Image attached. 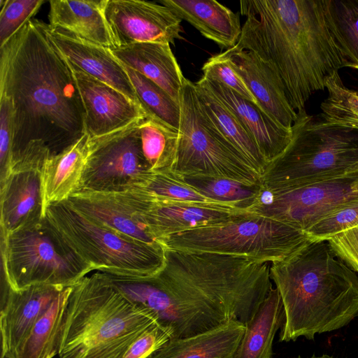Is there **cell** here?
I'll list each match as a JSON object with an SVG mask.
<instances>
[{"label":"cell","instance_id":"cell-1","mask_svg":"<svg viewBox=\"0 0 358 358\" xmlns=\"http://www.w3.org/2000/svg\"><path fill=\"white\" fill-rule=\"evenodd\" d=\"M270 268L271 263L248 257L164 248V265L154 275L101 276L176 338L231 320L245 324L273 287Z\"/></svg>","mask_w":358,"mask_h":358},{"label":"cell","instance_id":"cell-2","mask_svg":"<svg viewBox=\"0 0 358 358\" xmlns=\"http://www.w3.org/2000/svg\"><path fill=\"white\" fill-rule=\"evenodd\" d=\"M0 96L13 109L12 164L31 142L43 143L53 157L85 134L73 71L41 21L29 20L0 46Z\"/></svg>","mask_w":358,"mask_h":358},{"label":"cell","instance_id":"cell-3","mask_svg":"<svg viewBox=\"0 0 358 358\" xmlns=\"http://www.w3.org/2000/svg\"><path fill=\"white\" fill-rule=\"evenodd\" d=\"M238 49L254 52L277 75L296 113L350 62L329 24L327 0H242Z\"/></svg>","mask_w":358,"mask_h":358},{"label":"cell","instance_id":"cell-4","mask_svg":"<svg viewBox=\"0 0 358 358\" xmlns=\"http://www.w3.org/2000/svg\"><path fill=\"white\" fill-rule=\"evenodd\" d=\"M271 278L283 305L280 341L341 329L358 316V275L327 241L308 239L271 264Z\"/></svg>","mask_w":358,"mask_h":358},{"label":"cell","instance_id":"cell-5","mask_svg":"<svg viewBox=\"0 0 358 358\" xmlns=\"http://www.w3.org/2000/svg\"><path fill=\"white\" fill-rule=\"evenodd\" d=\"M157 323L96 271L72 286L59 358H123L131 344Z\"/></svg>","mask_w":358,"mask_h":358},{"label":"cell","instance_id":"cell-6","mask_svg":"<svg viewBox=\"0 0 358 358\" xmlns=\"http://www.w3.org/2000/svg\"><path fill=\"white\" fill-rule=\"evenodd\" d=\"M358 172V129L297 113L292 138L260 177L269 190L296 188Z\"/></svg>","mask_w":358,"mask_h":358},{"label":"cell","instance_id":"cell-7","mask_svg":"<svg viewBox=\"0 0 358 358\" xmlns=\"http://www.w3.org/2000/svg\"><path fill=\"white\" fill-rule=\"evenodd\" d=\"M45 217L92 271L151 275L163 266L164 248L115 231L76 210L68 200L49 205Z\"/></svg>","mask_w":358,"mask_h":358},{"label":"cell","instance_id":"cell-8","mask_svg":"<svg viewBox=\"0 0 358 358\" xmlns=\"http://www.w3.org/2000/svg\"><path fill=\"white\" fill-rule=\"evenodd\" d=\"M283 222L248 212L221 224L194 229L158 241L166 248L248 257L273 263L308 240Z\"/></svg>","mask_w":358,"mask_h":358},{"label":"cell","instance_id":"cell-9","mask_svg":"<svg viewBox=\"0 0 358 358\" xmlns=\"http://www.w3.org/2000/svg\"><path fill=\"white\" fill-rule=\"evenodd\" d=\"M180 122L175 161L170 171L261 185L260 174L221 134L203 110L195 84L185 79L180 99Z\"/></svg>","mask_w":358,"mask_h":358},{"label":"cell","instance_id":"cell-10","mask_svg":"<svg viewBox=\"0 0 358 358\" xmlns=\"http://www.w3.org/2000/svg\"><path fill=\"white\" fill-rule=\"evenodd\" d=\"M4 281L13 290L34 285L71 287L92 271L44 217L9 234L1 233Z\"/></svg>","mask_w":358,"mask_h":358},{"label":"cell","instance_id":"cell-11","mask_svg":"<svg viewBox=\"0 0 358 358\" xmlns=\"http://www.w3.org/2000/svg\"><path fill=\"white\" fill-rule=\"evenodd\" d=\"M143 120L89 138L87 162L77 192H124L148 178L152 171L141 148L139 125Z\"/></svg>","mask_w":358,"mask_h":358},{"label":"cell","instance_id":"cell-12","mask_svg":"<svg viewBox=\"0 0 358 358\" xmlns=\"http://www.w3.org/2000/svg\"><path fill=\"white\" fill-rule=\"evenodd\" d=\"M358 197V172L308 185L269 190L262 187L248 212L306 231L330 213Z\"/></svg>","mask_w":358,"mask_h":358},{"label":"cell","instance_id":"cell-13","mask_svg":"<svg viewBox=\"0 0 358 358\" xmlns=\"http://www.w3.org/2000/svg\"><path fill=\"white\" fill-rule=\"evenodd\" d=\"M105 16L115 48L134 43L175 44L181 21L169 8L141 0H107Z\"/></svg>","mask_w":358,"mask_h":358},{"label":"cell","instance_id":"cell-14","mask_svg":"<svg viewBox=\"0 0 358 358\" xmlns=\"http://www.w3.org/2000/svg\"><path fill=\"white\" fill-rule=\"evenodd\" d=\"M69 65L84 108L85 134L90 138L113 133L148 117L139 104L120 91Z\"/></svg>","mask_w":358,"mask_h":358},{"label":"cell","instance_id":"cell-15","mask_svg":"<svg viewBox=\"0 0 358 358\" xmlns=\"http://www.w3.org/2000/svg\"><path fill=\"white\" fill-rule=\"evenodd\" d=\"M136 192L143 221L157 242L175 234L224 224L248 212L221 203L152 201Z\"/></svg>","mask_w":358,"mask_h":358},{"label":"cell","instance_id":"cell-16","mask_svg":"<svg viewBox=\"0 0 358 358\" xmlns=\"http://www.w3.org/2000/svg\"><path fill=\"white\" fill-rule=\"evenodd\" d=\"M66 287L34 285L13 290L4 282L1 297V354L14 356L38 320Z\"/></svg>","mask_w":358,"mask_h":358},{"label":"cell","instance_id":"cell-17","mask_svg":"<svg viewBox=\"0 0 358 358\" xmlns=\"http://www.w3.org/2000/svg\"><path fill=\"white\" fill-rule=\"evenodd\" d=\"M42 171L17 163L0 183L1 234H9L45 217Z\"/></svg>","mask_w":358,"mask_h":358},{"label":"cell","instance_id":"cell-18","mask_svg":"<svg viewBox=\"0 0 358 358\" xmlns=\"http://www.w3.org/2000/svg\"><path fill=\"white\" fill-rule=\"evenodd\" d=\"M45 29L53 45L71 66L113 87L141 106L125 68L110 48L87 42L48 24H45Z\"/></svg>","mask_w":358,"mask_h":358},{"label":"cell","instance_id":"cell-19","mask_svg":"<svg viewBox=\"0 0 358 358\" xmlns=\"http://www.w3.org/2000/svg\"><path fill=\"white\" fill-rule=\"evenodd\" d=\"M67 200L83 214L115 231L145 243H159L148 232L131 190L76 192Z\"/></svg>","mask_w":358,"mask_h":358},{"label":"cell","instance_id":"cell-20","mask_svg":"<svg viewBox=\"0 0 358 358\" xmlns=\"http://www.w3.org/2000/svg\"><path fill=\"white\" fill-rule=\"evenodd\" d=\"M224 52L259 106L283 127L292 130L297 113L291 106L277 75L252 52L236 46Z\"/></svg>","mask_w":358,"mask_h":358},{"label":"cell","instance_id":"cell-21","mask_svg":"<svg viewBox=\"0 0 358 358\" xmlns=\"http://www.w3.org/2000/svg\"><path fill=\"white\" fill-rule=\"evenodd\" d=\"M243 123L255 138L269 164L289 145L292 130L280 125L257 103L241 96L215 80L203 76L199 80Z\"/></svg>","mask_w":358,"mask_h":358},{"label":"cell","instance_id":"cell-22","mask_svg":"<svg viewBox=\"0 0 358 358\" xmlns=\"http://www.w3.org/2000/svg\"><path fill=\"white\" fill-rule=\"evenodd\" d=\"M110 50L122 64L155 83L180 103L186 78L182 74L170 44L134 43Z\"/></svg>","mask_w":358,"mask_h":358},{"label":"cell","instance_id":"cell-23","mask_svg":"<svg viewBox=\"0 0 358 358\" xmlns=\"http://www.w3.org/2000/svg\"><path fill=\"white\" fill-rule=\"evenodd\" d=\"M107 0L50 1L49 25L87 42L115 48L105 16Z\"/></svg>","mask_w":358,"mask_h":358},{"label":"cell","instance_id":"cell-24","mask_svg":"<svg viewBox=\"0 0 358 358\" xmlns=\"http://www.w3.org/2000/svg\"><path fill=\"white\" fill-rule=\"evenodd\" d=\"M180 19L223 48L236 45L241 34L237 13L215 0H160Z\"/></svg>","mask_w":358,"mask_h":358},{"label":"cell","instance_id":"cell-25","mask_svg":"<svg viewBox=\"0 0 358 358\" xmlns=\"http://www.w3.org/2000/svg\"><path fill=\"white\" fill-rule=\"evenodd\" d=\"M245 324L231 320L207 331L171 338L148 358H234Z\"/></svg>","mask_w":358,"mask_h":358},{"label":"cell","instance_id":"cell-26","mask_svg":"<svg viewBox=\"0 0 358 358\" xmlns=\"http://www.w3.org/2000/svg\"><path fill=\"white\" fill-rule=\"evenodd\" d=\"M89 138L85 134L45 163L42 171L45 212L49 205L66 201L78 190L87 162Z\"/></svg>","mask_w":358,"mask_h":358},{"label":"cell","instance_id":"cell-27","mask_svg":"<svg viewBox=\"0 0 358 358\" xmlns=\"http://www.w3.org/2000/svg\"><path fill=\"white\" fill-rule=\"evenodd\" d=\"M284 322V309L276 287H272L245 329L234 358H272L273 343Z\"/></svg>","mask_w":358,"mask_h":358},{"label":"cell","instance_id":"cell-28","mask_svg":"<svg viewBox=\"0 0 358 358\" xmlns=\"http://www.w3.org/2000/svg\"><path fill=\"white\" fill-rule=\"evenodd\" d=\"M201 106L221 134L262 176L268 163L255 138L238 117L200 82L194 83Z\"/></svg>","mask_w":358,"mask_h":358},{"label":"cell","instance_id":"cell-29","mask_svg":"<svg viewBox=\"0 0 358 358\" xmlns=\"http://www.w3.org/2000/svg\"><path fill=\"white\" fill-rule=\"evenodd\" d=\"M72 286L65 287L17 348L15 358H53L59 354Z\"/></svg>","mask_w":358,"mask_h":358},{"label":"cell","instance_id":"cell-30","mask_svg":"<svg viewBox=\"0 0 358 358\" xmlns=\"http://www.w3.org/2000/svg\"><path fill=\"white\" fill-rule=\"evenodd\" d=\"M180 177L186 184L209 199L247 211L257 203L262 190L261 185H249L224 178L204 176Z\"/></svg>","mask_w":358,"mask_h":358},{"label":"cell","instance_id":"cell-31","mask_svg":"<svg viewBox=\"0 0 358 358\" xmlns=\"http://www.w3.org/2000/svg\"><path fill=\"white\" fill-rule=\"evenodd\" d=\"M144 157L153 172L169 171L176 159L178 131L147 117L139 125Z\"/></svg>","mask_w":358,"mask_h":358},{"label":"cell","instance_id":"cell-32","mask_svg":"<svg viewBox=\"0 0 358 358\" xmlns=\"http://www.w3.org/2000/svg\"><path fill=\"white\" fill-rule=\"evenodd\" d=\"M122 65L147 115L178 131L180 122V103L155 83L139 72Z\"/></svg>","mask_w":358,"mask_h":358},{"label":"cell","instance_id":"cell-33","mask_svg":"<svg viewBox=\"0 0 358 358\" xmlns=\"http://www.w3.org/2000/svg\"><path fill=\"white\" fill-rule=\"evenodd\" d=\"M327 16L349 67L358 70V0H327Z\"/></svg>","mask_w":358,"mask_h":358},{"label":"cell","instance_id":"cell-34","mask_svg":"<svg viewBox=\"0 0 358 358\" xmlns=\"http://www.w3.org/2000/svg\"><path fill=\"white\" fill-rule=\"evenodd\" d=\"M325 88L327 96L319 114L328 122L358 129V91L347 87L338 73L328 79Z\"/></svg>","mask_w":358,"mask_h":358},{"label":"cell","instance_id":"cell-35","mask_svg":"<svg viewBox=\"0 0 358 358\" xmlns=\"http://www.w3.org/2000/svg\"><path fill=\"white\" fill-rule=\"evenodd\" d=\"M131 189L152 201L219 203L203 196L170 171H152L145 180Z\"/></svg>","mask_w":358,"mask_h":358},{"label":"cell","instance_id":"cell-36","mask_svg":"<svg viewBox=\"0 0 358 358\" xmlns=\"http://www.w3.org/2000/svg\"><path fill=\"white\" fill-rule=\"evenodd\" d=\"M358 226V197L347 202L305 231L311 241H327L348 229Z\"/></svg>","mask_w":358,"mask_h":358},{"label":"cell","instance_id":"cell-37","mask_svg":"<svg viewBox=\"0 0 358 358\" xmlns=\"http://www.w3.org/2000/svg\"><path fill=\"white\" fill-rule=\"evenodd\" d=\"M43 3V0H1L0 46L31 20Z\"/></svg>","mask_w":358,"mask_h":358},{"label":"cell","instance_id":"cell-38","mask_svg":"<svg viewBox=\"0 0 358 358\" xmlns=\"http://www.w3.org/2000/svg\"><path fill=\"white\" fill-rule=\"evenodd\" d=\"M201 70L203 73V76L222 83L241 96L259 106L241 77L233 69L230 59L225 52L210 57L204 63Z\"/></svg>","mask_w":358,"mask_h":358},{"label":"cell","instance_id":"cell-39","mask_svg":"<svg viewBox=\"0 0 358 358\" xmlns=\"http://www.w3.org/2000/svg\"><path fill=\"white\" fill-rule=\"evenodd\" d=\"M13 142L12 106L7 98L0 96V183L11 171Z\"/></svg>","mask_w":358,"mask_h":358},{"label":"cell","instance_id":"cell-40","mask_svg":"<svg viewBox=\"0 0 358 358\" xmlns=\"http://www.w3.org/2000/svg\"><path fill=\"white\" fill-rule=\"evenodd\" d=\"M171 338L169 329L155 323L131 344L123 358H148Z\"/></svg>","mask_w":358,"mask_h":358},{"label":"cell","instance_id":"cell-41","mask_svg":"<svg viewBox=\"0 0 358 358\" xmlns=\"http://www.w3.org/2000/svg\"><path fill=\"white\" fill-rule=\"evenodd\" d=\"M334 255L355 272H358V226L329 238Z\"/></svg>","mask_w":358,"mask_h":358},{"label":"cell","instance_id":"cell-42","mask_svg":"<svg viewBox=\"0 0 358 358\" xmlns=\"http://www.w3.org/2000/svg\"><path fill=\"white\" fill-rule=\"evenodd\" d=\"M299 358H301V357H299ZM309 358H334V357H330L329 355H322V356H320V357L313 356V357H309Z\"/></svg>","mask_w":358,"mask_h":358},{"label":"cell","instance_id":"cell-43","mask_svg":"<svg viewBox=\"0 0 358 358\" xmlns=\"http://www.w3.org/2000/svg\"><path fill=\"white\" fill-rule=\"evenodd\" d=\"M1 358H15V357L8 354H1Z\"/></svg>","mask_w":358,"mask_h":358}]
</instances>
